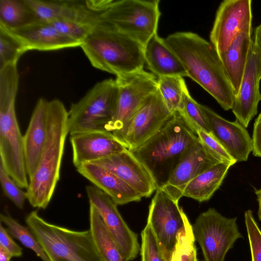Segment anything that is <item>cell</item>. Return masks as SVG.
Masks as SVG:
<instances>
[{
	"instance_id": "obj_1",
	"label": "cell",
	"mask_w": 261,
	"mask_h": 261,
	"mask_svg": "<svg viewBox=\"0 0 261 261\" xmlns=\"http://www.w3.org/2000/svg\"><path fill=\"white\" fill-rule=\"evenodd\" d=\"M186 69L226 111L232 109L235 94L216 49L211 42L190 32L172 34L164 39Z\"/></svg>"
},
{
	"instance_id": "obj_2",
	"label": "cell",
	"mask_w": 261,
	"mask_h": 261,
	"mask_svg": "<svg viewBox=\"0 0 261 261\" xmlns=\"http://www.w3.org/2000/svg\"><path fill=\"white\" fill-rule=\"evenodd\" d=\"M198 139L182 116L176 112L153 136L129 151L148 170L158 188L167 182L187 151Z\"/></svg>"
},
{
	"instance_id": "obj_3",
	"label": "cell",
	"mask_w": 261,
	"mask_h": 261,
	"mask_svg": "<svg viewBox=\"0 0 261 261\" xmlns=\"http://www.w3.org/2000/svg\"><path fill=\"white\" fill-rule=\"evenodd\" d=\"M68 134V111L61 100L55 99L49 101L45 146L26 191L27 199L33 207L46 208L53 197L60 178Z\"/></svg>"
},
{
	"instance_id": "obj_4",
	"label": "cell",
	"mask_w": 261,
	"mask_h": 261,
	"mask_svg": "<svg viewBox=\"0 0 261 261\" xmlns=\"http://www.w3.org/2000/svg\"><path fill=\"white\" fill-rule=\"evenodd\" d=\"M81 47L92 66L116 76L145 65L144 46L101 19Z\"/></svg>"
},
{
	"instance_id": "obj_5",
	"label": "cell",
	"mask_w": 261,
	"mask_h": 261,
	"mask_svg": "<svg viewBox=\"0 0 261 261\" xmlns=\"http://www.w3.org/2000/svg\"><path fill=\"white\" fill-rule=\"evenodd\" d=\"M25 222L50 261H103L90 229L77 231L51 224L36 211Z\"/></svg>"
},
{
	"instance_id": "obj_6",
	"label": "cell",
	"mask_w": 261,
	"mask_h": 261,
	"mask_svg": "<svg viewBox=\"0 0 261 261\" xmlns=\"http://www.w3.org/2000/svg\"><path fill=\"white\" fill-rule=\"evenodd\" d=\"M159 0H110L101 19L144 46L158 33Z\"/></svg>"
},
{
	"instance_id": "obj_7",
	"label": "cell",
	"mask_w": 261,
	"mask_h": 261,
	"mask_svg": "<svg viewBox=\"0 0 261 261\" xmlns=\"http://www.w3.org/2000/svg\"><path fill=\"white\" fill-rule=\"evenodd\" d=\"M117 95L115 80L97 83L68 111L70 135L105 130L114 110Z\"/></svg>"
},
{
	"instance_id": "obj_8",
	"label": "cell",
	"mask_w": 261,
	"mask_h": 261,
	"mask_svg": "<svg viewBox=\"0 0 261 261\" xmlns=\"http://www.w3.org/2000/svg\"><path fill=\"white\" fill-rule=\"evenodd\" d=\"M237 220V217L227 218L212 207L198 216L192 230L204 261H225L236 241L243 238Z\"/></svg>"
},
{
	"instance_id": "obj_9",
	"label": "cell",
	"mask_w": 261,
	"mask_h": 261,
	"mask_svg": "<svg viewBox=\"0 0 261 261\" xmlns=\"http://www.w3.org/2000/svg\"><path fill=\"white\" fill-rule=\"evenodd\" d=\"M117 95L112 118L106 130L117 138L146 100L158 90V78L143 69L115 79Z\"/></svg>"
},
{
	"instance_id": "obj_10",
	"label": "cell",
	"mask_w": 261,
	"mask_h": 261,
	"mask_svg": "<svg viewBox=\"0 0 261 261\" xmlns=\"http://www.w3.org/2000/svg\"><path fill=\"white\" fill-rule=\"evenodd\" d=\"M189 219L178 201L157 188L149 206L147 223L152 230L167 261H171L178 233Z\"/></svg>"
},
{
	"instance_id": "obj_11",
	"label": "cell",
	"mask_w": 261,
	"mask_h": 261,
	"mask_svg": "<svg viewBox=\"0 0 261 261\" xmlns=\"http://www.w3.org/2000/svg\"><path fill=\"white\" fill-rule=\"evenodd\" d=\"M0 164L21 188L29 181L26 170L23 136L18 123L15 102L0 107Z\"/></svg>"
},
{
	"instance_id": "obj_12",
	"label": "cell",
	"mask_w": 261,
	"mask_h": 261,
	"mask_svg": "<svg viewBox=\"0 0 261 261\" xmlns=\"http://www.w3.org/2000/svg\"><path fill=\"white\" fill-rule=\"evenodd\" d=\"M90 204L94 205L102 218L124 261H132L140 250L138 234L123 219L117 205L103 191L95 186L86 187Z\"/></svg>"
},
{
	"instance_id": "obj_13",
	"label": "cell",
	"mask_w": 261,
	"mask_h": 261,
	"mask_svg": "<svg viewBox=\"0 0 261 261\" xmlns=\"http://www.w3.org/2000/svg\"><path fill=\"white\" fill-rule=\"evenodd\" d=\"M173 114L157 90L137 111L117 138L129 150L134 149L158 132Z\"/></svg>"
},
{
	"instance_id": "obj_14",
	"label": "cell",
	"mask_w": 261,
	"mask_h": 261,
	"mask_svg": "<svg viewBox=\"0 0 261 261\" xmlns=\"http://www.w3.org/2000/svg\"><path fill=\"white\" fill-rule=\"evenodd\" d=\"M251 3V0H225L220 5L210 35L219 56L241 32L252 28Z\"/></svg>"
},
{
	"instance_id": "obj_15",
	"label": "cell",
	"mask_w": 261,
	"mask_h": 261,
	"mask_svg": "<svg viewBox=\"0 0 261 261\" xmlns=\"http://www.w3.org/2000/svg\"><path fill=\"white\" fill-rule=\"evenodd\" d=\"M221 162L198 139L187 151L162 189L179 201L187 184L197 176Z\"/></svg>"
},
{
	"instance_id": "obj_16",
	"label": "cell",
	"mask_w": 261,
	"mask_h": 261,
	"mask_svg": "<svg viewBox=\"0 0 261 261\" xmlns=\"http://www.w3.org/2000/svg\"><path fill=\"white\" fill-rule=\"evenodd\" d=\"M260 80L261 59L252 41L240 88L231 109L236 120L246 128L257 112L258 104L261 100Z\"/></svg>"
},
{
	"instance_id": "obj_17",
	"label": "cell",
	"mask_w": 261,
	"mask_h": 261,
	"mask_svg": "<svg viewBox=\"0 0 261 261\" xmlns=\"http://www.w3.org/2000/svg\"><path fill=\"white\" fill-rule=\"evenodd\" d=\"M72 162L75 167L91 163L126 149L125 145L111 132L99 130L70 135Z\"/></svg>"
},
{
	"instance_id": "obj_18",
	"label": "cell",
	"mask_w": 261,
	"mask_h": 261,
	"mask_svg": "<svg viewBox=\"0 0 261 261\" xmlns=\"http://www.w3.org/2000/svg\"><path fill=\"white\" fill-rule=\"evenodd\" d=\"M211 134L238 162L246 161L252 151V140L246 128L238 120L229 121L209 108L200 105Z\"/></svg>"
},
{
	"instance_id": "obj_19",
	"label": "cell",
	"mask_w": 261,
	"mask_h": 261,
	"mask_svg": "<svg viewBox=\"0 0 261 261\" xmlns=\"http://www.w3.org/2000/svg\"><path fill=\"white\" fill-rule=\"evenodd\" d=\"M91 163L117 175L142 197L150 196L158 188L148 170L128 149Z\"/></svg>"
},
{
	"instance_id": "obj_20",
	"label": "cell",
	"mask_w": 261,
	"mask_h": 261,
	"mask_svg": "<svg viewBox=\"0 0 261 261\" xmlns=\"http://www.w3.org/2000/svg\"><path fill=\"white\" fill-rule=\"evenodd\" d=\"M48 102L43 98L38 100L23 136L25 164L29 179L36 172L45 146Z\"/></svg>"
},
{
	"instance_id": "obj_21",
	"label": "cell",
	"mask_w": 261,
	"mask_h": 261,
	"mask_svg": "<svg viewBox=\"0 0 261 261\" xmlns=\"http://www.w3.org/2000/svg\"><path fill=\"white\" fill-rule=\"evenodd\" d=\"M9 31L20 39L27 51L55 50L81 47L82 44V43L63 35L51 24L39 21Z\"/></svg>"
},
{
	"instance_id": "obj_22",
	"label": "cell",
	"mask_w": 261,
	"mask_h": 261,
	"mask_svg": "<svg viewBox=\"0 0 261 261\" xmlns=\"http://www.w3.org/2000/svg\"><path fill=\"white\" fill-rule=\"evenodd\" d=\"M76 168L80 174L106 193L117 205L139 201L142 197L121 178L100 166L85 163Z\"/></svg>"
},
{
	"instance_id": "obj_23",
	"label": "cell",
	"mask_w": 261,
	"mask_h": 261,
	"mask_svg": "<svg viewBox=\"0 0 261 261\" xmlns=\"http://www.w3.org/2000/svg\"><path fill=\"white\" fill-rule=\"evenodd\" d=\"M145 64L157 78L166 76L188 77L178 57L157 34L144 46Z\"/></svg>"
},
{
	"instance_id": "obj_24",
	"label": "cell",
	"mask_w": 261,
	"mask_h": 261,
	"mask_svg": "<svg viewBox=\"0 0 261 261\" xmlns=\"http://www.w3.org/2000/svg\"><path fill=\"white\" fill-rule=\"evenodd\" d=\"M252 30V28L241 32L227 49L219 56L235 95L240 88L253 41Z\"/></svg>"
},
{
	"instance_id": "obj_25",
	"label": "cell",
	"mask_w": 261,
	"mask_h": 261,
	"mask_svg": "<svg viewBox=\"0 0 261 261\" xmlns=\"http://www.w3.org/2000/svg\"><path fill=\"white\" fill-rule=\"evenodd\" d=\"M230 166L228 163L220 162L211 167L187 184L182 197L199 202L208 200L221 185Z\"/></svg>"
},
{
	"instance_id": "obj_26",
	"label": "cell",
	"mask_w": 261,
	"mask_h": 261,
	"mask_svg": "<svg viewBox=\"0 0 261 261\" xmlns=\"http://www.w3.org/2000/svg\"><path fill=\"white\" fill-rule=\"evenodd\" d=\"M38 21L27 0H0V27L15 30Z\"/></svg>"
},
{
	"instance_id": "obj_27",
	"label": "cell",
	"mask_w": 261,
	"mask_h": 261,
	"mask_svg": "<svg viewBox=\"0 0 261 261\" xmlns=\"http://www.w3.org/2000/svg\"><path fill=\"white\" fill-rule=\"evenodd\" d=\"M90 230L103 261H124L95 207L90 204Z\"/></svg>"
},
{
	"instance_id": "obj_28",
	"label": "cell",
	"mask_w": 261,
	"mask_h": 261,
	"mask_svg": "<svg viewBox=\"0 0 261 261\" xmlns=\"http://www.w3.org/2000/svg\"><path fill=\"white\" fill-rule=\"evenodd\" d=\"M183 77L166 76L158 78V90L168 110L174 114L179 111L185 88Z\"/></svg>"
},
{
	"instance_id": "obj_29",
	"label": "cell",
	"mask_w": 261,
	"mask_h": 261,
	"mask_svg": "<svg viewBox=\"0 0 261 261\" xmlns=\"http://www.w3.org/2000/svg\"><path fill=\"white\" fill-rule=\"evenodd\" d=\"M0 220L7 230L25 247L33 250L43 261H50L40 243L31 231L19 224L9 214H1Z\"/></svg>"
},
{
	"instance_id": "obj_30",
	"label": "cell",
	"mask_w": 261,
	"mask_h": 261,
	"mask_svg": "<svg viewBox=\"0 0 261 261\" xmlns=\"http://www.w3.org/2000/svg\"><path fill=\"white\" fill-rule=\"evenodd\" d=\"M27 51L24 44L9 31L0 27V68L17 64L21 55Z\"/></svg>"
},
{
	"instance_id": "obj_31",
	"label": "cell",
	"mask_w": 261,
	"mask_h": 261,
	"mask_svg": "<svg viewBox=\"0 0 261 261\" xmlns=\"http://www.w3.org/2000/svg\"><path fill=\"white\" fill-rule=\"evenodd\" d=\"M177 112L182 116L195 133L198 129H201L211 133L200 104L192 97L187 87L184 89L181 105Z\"/></svg>"
},
{
	"instance_id": "obj_32",
	"label": "cell",
	"mask_w": 261,
	"mask_h": 261,
	"mask_svg": "<svg viewBox=\"0 0 261 261\" xmlns=\"http://www.w3.org/2000/svg\"><path fill=\"white\" fill-rule=\"evenodd\" d=\"M18 82L17 64L0 68V107L15 102Z\"/></svg>"
},
{
	"instance_id": "obj_33",
	"label": "cell",
	"mask_w": 261,
	"mask_h": 261,
	"mask_svg": "<svg viewBox=\"0 0 261 261\" xmlns=\"http://www.w3.org/2000/svg\"><path fill=\"white\" fill-rule=\"evenodd\" d=\"M141 261H167L150 225L146 223L141 233Z\"/></svg>"
},
{
	"instance_id": "obj_34",
	"label": "cell",
	"mask_w": 261,
	"mask_h": 261,
	"mask_svg": "<svg viewBox=\"0 0 261 261\" xmlns=\"http://www.w3.org/2000/svg\"><path fill=\"white\" fill-rule=\"evenodd\" d=\"M50 24L63 35L82 43L96 28L89 24L64 20L55 21Z\"/></svg>"
},
{
	"instance_id": "obj_35",
	"label": "cell",
	"mask_w": 261,
	"mask_h": 261,
	"mask_svg": "<svg viewBox=\"0 0 261 261\" xmlns=\"http://www.w3.org/2000/svg\"><path fill=\"white\" fill-rule=\"evenodd\" d=\"M195 241L192 225L189 220L185 228L178 234L171 261H188L192 251L196 246Z\"/></svg>"
},
{
	"instance_id": "obj_36",
	"label": "cell",
	"mask_w": 261,
	"mask_h": 261,
	"mask_svg": "<svg viewBox=\"0 0 261 261\" xmlns=\"http://www.w3.org/2000/svg\"><path fill=\"white\" fill-rule=\"evenodd\" d=\"M244 218L251 261H261V230L251 210H248L245 212Z\"/></svg>"
},
{
	"instance_id": "obj_37",
	"label": "cell",
	"mask_w": 261,
	"mask_h": 261,
	"mask_svg": "<svg viewBox=\"0 0 261 261\" xmlns=\"http://www.w3.org/2000/svg\"><path fill=\"white\" fill-rule=\"evenodd\" d=\"M0 182L4 194L16 206L22 209L27 199V193L21 190L1 164Z\"/></svg>"
},
{
	"instance_id": "obj_38",
	"label": "cell",
	"mask_w": 261,
	"mask_h": 261,
	"mask_svg": "<svg viewBox=\"0 0 261 261\" xmlns=\"http://www.w3.org/2000/svg\"><path fill=\"white\" fill-rule=\"evenodd\" d=\"M196 133L200 141L221 162L228 163L231 166L237 162L211 133L201 129H198Z\"/></svg>"
},
{
	"instance_id": "obj_39",
	"label": "cell",
	"mask_w": 261,
	"mask_h": 261,
	"mask_svg": "<svg viewBox=\"0 0 261 261\" xmlns=\"http://www.w3.org/2000/svg\"><path fill=\"white\" fill-rule=\"evenodd\" d=\"M0 246L9 252L13 257H20L22 254V248L18 245L9 235L8 231L0 224Z\"/></svg>"
},
{
	"instance_id": "obj_40",
	"label": "cell",
	"mask_w": 261,
	"mask_h": 261,
	"mask_svg": "<svg viewBox=\"0 0 261 261\" xmlns=\"http://www.w3.org/2000/svg\"><path fill=\"white\" fill-rule=\"evenodd\" d=\"M252 140L253 154L261 158V112L255 119Z\"/></svg>"
},
{
	"instance_id": "obj_41",
	"label": "cell",
	"mask_w": 261,
	"mask_h": 261,
	"mask_svg": "<svg viewBox=\"0 0 261 261\" xmlns=\"http://www.w3.org/2000/svg\"><path fill=\"white\" fill-rule=\"evenodd\" d=\"M253 41L254 46L261 59V23L255 29Z\"/></svg>"
},
{
	"instance_id": "obj_42",
	"label": "cell",
	"mask_w": 261,
	"mask_h": 261,
	"mask_svg": "<svg viewBox=\"0 0 261 261\" xmlns=\"http://www.w3.org/2000/svg\"><path fill=\"white\" fill-rule=\"evenodd\" d=\"M12 257L13 256L9 252L0 246V261H10Z\"/></svg>"
},
{
	"instance_id": "obj_43",
	"label": "cell",
	"mask_w": 261,
	"mask_h": 261,
	"mask_svg": "<svg viewBox=\"0 0 261 261\" xmlns=\"http://www.w3.org/2000/svg\"><path fill=\"white\" fill-rule=\"evenodd\" d=\"M258 202V209L257 212L258 219L261 221V188L255 191Z\"/></svg>"
},
{
	"instance_id": "obj_44",
	"label": "cell",
	"mask_w": 261,
	"mask_h": 261,
	"mask_svg": "<svg viewBox=\"0 0 261 261\" xmlns=\"http://www.w3.org/2000/svg\"><path fill=\"white\" fill-rule=\"evenodd\" d=\"M188 261H199L197 257V249L196 246L192 251Z\"/></svg>"
}]
</instances>
